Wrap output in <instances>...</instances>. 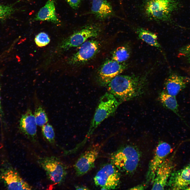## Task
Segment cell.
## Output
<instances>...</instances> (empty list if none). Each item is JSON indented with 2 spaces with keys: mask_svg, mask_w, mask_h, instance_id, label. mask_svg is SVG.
Here are the masks:
<instances>
[{
  "mask_svg": "<svg viewBox=\"0 0 190 190\" xmlns=\"http://www.w3.org/2000/svg\"><path fill=\"white\" fill-rule=\"evenodd\" d=\"M91 12L96 17L103 20L112 16L114 13L110 3L106 0H93Z\"/></svg>",
  "mask_w": 190,
  "mask_h": 190,
  "instance_id": "cell-18",
  "label": "cell"
},
{
  "mask_svg": "<svg viewBox=\"0 0 190 190\" xmlns=\"http://www.w3.org/2000/svg\"><path fill=\"white\" fill-rule=\"evenodd\" d=\"M120 174L119 170L112 163L107 164L102 167L94 178L95 185L102 190L116 188L119 185Z\"/></svg>",
  "mask_w": 190,
  "mask_h": 190,
  "instance_id": "cell-6",
  "label": "cell"
},
{
  "mask_svg": "<svg viewBox=\"0 0 190 190\" xmlns=\"http://www.w3.org/2000/svg\"><path fill=\"white\" fill-rule=\"evenodd\" d=\"M34 40L37 46L42 47L47 45L49 43L50 39L47 34L44 32H41L36 36Z\"/></svg>",
  "mask_w": 190,
  "mask_h": 190,
  "instance_id": "cell-25",
  "label": "cell"
},
{
  "mask_svg": "<svg viewBox=\"0 0 190 190\" xmlns=\"http://www.w3.org/2000/svg\"><path fill=\"white\" fill-rule=\"evenodd\" d=\"M174 167L172 159L166 158L156 170L151 189H164Z\"/></svg>",
  "mask_w": 190,
  "mask_h": 190,
  "instance_id": "cell-14",
  "label": "cell"
},
{
  "mask_svg": "<svg viewBox=\"0 0 190 190\" xmlns=\"http://www.w3.org/2000/svg\"><path fill=\"white\" fill-rule=\"evenodd\" d=\"M120 0V2L121 1V0Z\"/></svg>",
  "mask_w": 190,
  "mask_h": 190,
  "instance_id": "cell-32",
  "label": "cell"
},
{
  "mask_svg": "<svg viewBox=\"0 0 190 190\" xmlns=\"http://www.w3.org/2000/svg\"><path fill=\"white\" fill-rule=\"evenodd\" d=\"M185 190H190V186L187 188Z\"/></svg>",
  "mask_w": 190,
  "mask_h": 190,
  "instance_id": "cell-31",
  "label": "cell"
},
{
  "mask_svg": "<svg viewBox=\"0 0 190 190\" xmlns=\"http://www.w3.org/2000/svg\"><path fill=\"white\" fill-rule=\"evenodd\" d=\"M145 78L135 75H118L107 86L108 92L121 103L141 96L146 88Z\"/></svg>",
  "mask_w": 190,
  "mask_h": 190,
  "instance_id": "cell-1",
  "label": "cell"
},
{
  "mask_svg": "<svg viewBox=\"0 0 190 190\" xmlns=\"http://www.w3.org/2000/svg\"><path fill=\"white\" fill-rule=\"evenodd\" d=\"M92 0V1H93V0Z\"/></svg>",
  "mask_w": 190,
  "mask_h": 190,
  "instance_id": "cell-33",
  "label": "cell"
},
{
  "mask_svg": "<svg viewBox=\"0 0 190 190\" xmlns=\"http://www.w3.org/2000/svg\"><path fill=\"white\" fill-rule=\"evenodd\" d=\"M190 81V78L188 77L175 73H171L165 80L164 91L175 96L186 87Z\"/></svg>",
  "mask_w": 190,
  "mask_h": 190,
  "instance_id": "cell-15",
  "label": "cell"
},
{
  "mask_svg": "<svg viewBox=\"0 0 190 190\" xmlns=\"http://www.w3.org/2000/svg\"><path fill=\"white\" fill-rule=\"evenodd\" d=\"M179 0H144L142 4L144 14L149 19L167 21L179 6Z\"/></svg>",
  "mask_w": 190,
  "mask_h": 190,
  "instance_id": "cell-2",
  "label": "cell"
},
{
  "mask_svg": "<svg viewBox=\"0 0 190 190\" xmlns=\"http://www.w3.org/2000/svg\"><path fill=\"white\" fill-rule=\"evenodd\" d=\"M101 30V27L97 24L86 26L64 40L61 44V48L68 50L79 46L89 39L98 36Z\"/></svg>",
  "mask_w": 190,
  "mask_h": 190,
  "instance_id": "cell-7",
  "label": "cell"
},
{
  "mask_svg": "<svg viewBox=\"0 0 190 190\" xmlns=\"http://www.w3.org/2000/svg\"><path fill=\"white\" fill-rule=\"evenodd\" d=\"M159 98L161 102L165 107L181 117L179 113L178 105L175 96L170 95L163 91L160 93Z\"/></svg>",
  "mask_w": 190,
  "mask_h": 190,
  "instance_id": "cell-19",
  "label": "cell"
},
{
  "mask_svg": "<svg viewBox=\"0 0 190 190\" xmlns=\"http://www.w3.org/2000/svg\"><path fill=\"white\" fill-rule=\"evenodd\" d=\"M101 146L99 144H94L80 155L74 165L77 175L82 176L92 169L99 153Z\"/></svg>",
  "mask_w": 190,
  "mask_h": 190,
  "instance_id": "cell-8",
  "label": "cell"
},
{
  "mask_svg": "<svg viewBox=\"0 0 190 190\" xmlns=\"http://www.w3.org/2000/svg\"><path fill=\"white\" fill-rule=\"evenodd\" d=\"M127 66L124 62L119 63L112 59L106 61L98 72L97 78L98 83L101 86H107L113 78L126 69Z\"/></svg>",
  "mask_w": 190,
  "mask_h": 190,
  "instance_id": "cell-9",
  "label": "cell"
},
{
  "mask_svg": "<svg viewBox=\"0 0 190 190\" xmlns=\"http://www.w3.org/2000/svg\"><path fill=\"white\" fill-rule=\"evenodd\" d=\"M130 55L129 52L126 47L120 46L113 52L111 59L119 63H124L129 59Z\"/></svg>",
  "mask_w": 190,
  "mask_h": 190,
  "instance_id": "cell-21",
  "label": "cell"
},
{
  "mask_svg": "<svg viewBox=\"0 0 190 190\" xmlns=\"http://www.w3.org/2000/svg\"><path fill=\"white\" fill-rule=\"evenodd\" d=\"M34 116L37 125L41 127L47 123L48 119L46 113L41 105L35 108Z\"/></svg>",
  "mask_w": 190,
  "mask_h": 190,
  "instance_id": "cell-22",
  "label": "cell"
},
{
  "mask_svg": "<svg viewBox=\"0 0 190 190\" xmlns=\"http://www.w3.org/2000/svg\"><path fill=\"white\" fill-rule=\"evenodd\" d=\"M179 55L181 56L184 57L188 63L190 64V44L186 45L180 49L179 50Z\"/></svg>",
  "mask_w": 190,
  "mask_h": 190,
  "instance_id": "cell-26",
  "label": "cell"
},
{
  "mask_svg": "<svg viewBox=\"0 0 190 190\" xmlns=\"http://www.w3.org/2000/svg\"><path fill=\"white\" fill-rule=\"evenodd\" d=\"M1 86L0 84V117L2 118L3 117V113L2 109L1 101Z\"/></svg>",
  "mask_w": 190,
  "mask_h": 190,
  "instance_id": "cell-29",
  "label": "cell"
},
{
  "mask_svg": "<svg viewBox=\"0 0 190 190\" xmlns=\"http://www.w3.org/2000/svg\"><path fill=\"white\" fill-rule=\"evenodd\" d=\"M121 103L112 94L107 92L100 98L85 140L105 119L113 114Z\"/></svg>",
  "mask_w": 190,
  "mask_h": 190,
  "instance_id": "cell-3",
  "label": "cell"
},
{
  "mask_svg": "<svg viewBox=\"0 0 190 190\" xmlns=\"http://www.w3.org/2000/svg\"><path fill=\"white\" fill-rule=\"evenodd\" d=\"M17 2L7 5L0 4V20L1 21L6 20L18 10L14 6Z\"/></svg>",
  "mask_w": 190,
  "mask_h": 190,
  "instance_id": "cell-23",
  "label": "cell"
},
{
  "mask_svg": "<svg viewBox=\"0 0 190 190\" xmlns=\"http://www.w3.org/2000/svg\"><path fill=\"white\" fill-rule=\"evenodd\" d=\"M37 124L31 110L28 108L19 122V129L28 139L34 142L37 137Z\"/></svg>",
  "mask_w": 190,
  "mask_h": 190,
  "instance_id": "cell-16",
  "label": "cell"
},
{
  "mask_svg": "<svg viewBox=\"0 0 190 190\" xmlns=\"http://www.w3.org/2000/svg\"><path fill=\"white\" fill-rule=\"evenodd\" d=\"M140 158L139 150L135 147H124L112 154L111 160L119 170L127 174L134 172L137 169Z\"/></svg>",
  "mask_w": 190,
  "mask_h": 190,
  "instance_id": "cell-4",
  "label": "cell"
},
{
  "mask_svg": "<svg viewBox=\"0 0 190 190\" xmlns=\"http://www.w3.org/2000/svg\"><path fill=\"white\" fill-rule=\"evenodd\" d=\"M168 143L161 142L157 145L154 155L149 163L146 176V183H153L156 170L172 150Z\"/></svg>",
  "mask_w": 190,
  "mask_h": 190,
  "instance_id": "cell-11",
  "label": "cell"
},
{
  "mask_svg": "<svg viewBox=\"0 0 190 190\" xmlns=\"http://www.w3.org/2000/svg\"><path fill=\"white\" fill-rule=\"evenodd\" d=\"M42 132L44 138L51 144L55 142V134L52 126L46 123L42 126Z\"/></svg>",
  "mask_w": 190,
  "mask_h": 190,
  "instance_id": "cell-24",
  "label": "cell"
},
{
  "mask_svg": "<svg viewBox=\"0 0 190 190\" xmlns=\"http://www.w3.org/2000/svg\"><path fill=\"white\" fill-rule=\"evenodd\" d=\"M167 186L169 189L185 190L190 186V163L179 170L173 171Z\"/></svg>",
  "mask_w": 190,
  "mask_h": 190,
  "instance_id": "cell-12",
  "label": "cell"
},
{
  "mask_svg": "<svg viewBox=\"0 0 190 190\" xmlns=\"http://www.w3.org/2000/svg\"><path fill=\"white\" fill-rule=\"evenodd\" d=\"M146 184H141L130 188L129 189L134 190H143L146 188Z\"/></svg>",
  "mask_w": 190,
  "mask_h": 190,
  "instance_id": "cell-28",
  "label": "cell"
},
{
  "mask_svg": "<svg viewBox=\"0 0 190 190\" xmlns=\"http://www.w3.org/2000/svg\"><path fill=\"white\" fill-rule=\"evenodd\" d=\"M136 32L140 39L149 45L158 48H161L155 34L141 28H137Z\"/></svg>",
  "mask_w": 190,
  "mask_h": 190,
  "instance_id": "cell-20",
  "label": "cell"
},
{
  "mask_svg": "<svg viewBox=\"0 0 190 190\" xmlns=\"http://www.w3.org/2000/svg\"><path fill=\"white\" fill-rule=\"evenodd\" d=\"M35 21H47L57 24L60 21L56 14L54 0H48L33 19Z\"/></svg>",
  "mask_w": 190,
  "mask_h": 190,
  "instance_id": "cell-17",
  "label": "cell"
},
{
  "mask_svg": "<svg viewBox=\"0 0 190 190\" xmlns=\"http://www.w3.org/2000/svg\"><path fill=\"white\" fill-rule=\"evenodd\" d=\"M76 189L77 190H88L89 189L87 187L83 186H76L75 187Z\"/></svg>",
  "mask_w": 190,
  "mask_h": 190,
  "instance_id": "cell-30",
  "label": "cell"
},
{
  "mask_svg": "<svg viewBox=\"0 0 190 190\" xmlns=\"http://www.w3.org/2000/svg\"><path fill=\"white\" fill-rule=\"evenodd\" d=\"M68 3L73 8L77 9L79 7L81 0H66Z\"/></svg>",
  "mask_w": 190,
  "mask_h": 190,
  "instance_id": "cell-27",
  "label": "cell"
},
{
  "mask_svg": "<svg viewBox=\"0 0 190 190\" xmlns=\"http://www.w3.org/2000/svg\"><path fill=\"white\" fill-rule=\"evenodd\" d=\"M79 46L77 51L69 59V64L79 65L86 63L97 54L100 46L97 41L91 40H87Z\"/></svg>",
  "mask_w": 190,
  "mask_h": 190,
  "instance_id": "cell-10",
  "label": "cell"
},
{
  "mask_svg": "<svg viewBox=\"0 0 190 190\" xmlns=\"http://www.w3.org/2000/svg\"><path fill=\"white\" fill-rule=\"evenodd\" d=\"M37 161L53 183L59 185L64 181L67 167L59 158L55 156L40 157Z\"/></svg>",
  "mask_w": 190,
  "mask_h": 190,
  "instance_id": "cell-5",
  "label": "cell"
},
{
  "mask_svg": "<svg viewBox=\"0 0 190 190\" xmlns=\"http://www.w3.org/2000/svg\"><path fill=\"white\" fill-rule=\"evenodd\" d=\"M0 177L8 189L30 190L32 187L12 168L3 170Z\"/></svg>",
  "mask_w": 190,
  "mask_h": 190,
  "instance_id": "cell-13",
  "label": "cell"
}]
</instances>
